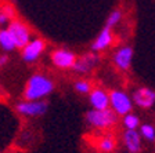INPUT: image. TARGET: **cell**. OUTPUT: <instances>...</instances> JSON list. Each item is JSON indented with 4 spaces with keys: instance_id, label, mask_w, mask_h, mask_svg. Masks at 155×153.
<instances>
[{
    "instance_id": "obj_16",
    "label": "cell",
    "mask_w": 155,
    "mask_h": 153,
    "mask_svg": "<svg viewBox=\"0 0 155 153\" xmlns=\"http://www.w3.org/2000/svg\"><path fill=\"white\" fill-rule=\"evenodd\" d=\"M141 135L145 138V139L154 141V138H155V130H154V127H152V126H150V124L141 126Z\"/></svg>"
},
{
    "instance_id": "obj_19",
    "label": "cell",
    "mask_w": 155,
    "mask_h": 153,
    "mask_svg": "<svg viewBox=\"0 0 155 153\" xmlns=\"http://www.w3.org/2000/svg\"><path fill=\"white\" fill-rule=\"evenodd\" d=\"M75 88H76L78 93L86 94L90 91V84L87 83V81H78V83L75 84Z\"/></svg>"
},
{
    "instance_id": "obj_18",
    "label": "cell",
    "mask_w": 155,
    "mask_h": 153,
    "mask_svg": "<svg viewBox=\"0 0 155 153\" xmlns=\"http://www.w3.org/2000/svg\"><path fill=\"white\" fill-rule=\"evenodd\" d=\"M100 148L104 152H111V150L114 149V141L111 139V138H104L100 142Z\"/></svg>"
},
{
    "instance_id": "obj_10",
    "label": "cell",
    "mask_w": 155,
    "mask_h": 153,
    "mask_svg": "<svg viewBox=\"0 0 155 153\" xmlns=\"http://www.w3.org/2000/svg\"><path fill=\"white\" fill-rule=\"evenodd\" d=\"M90 104L94 109L101 110V109H107L110 105V98L104 91L101 90H94L90 94Z\"/></svg>"
},
{
    "instance_id": "obj_3",
    "label": "cell",
    "mask_w": 155,
    "mask_h": 153,
    "mask_svg": "<svg viewBox=\"0 0 155 153\" xmlns=\"http://www.w3.org/2000/svg\"><path fill=\"white\" fill-rule=\"evenodd\" d=\"M108 98H110V104L112 109L118 115H126L132 110V101L122 91H112L108 95Z\"/></svg>"
},
{
    "instance_id": "obj_20",
    "label": "cell",
    "mask_w": 155,
    "mask_h": 153,
    "mask_svg": "<svg viewBox=\"0 0 155 153\" xmlns=\"http://www.w3.org/2000/svg\"><path fill=\"white\" fill-rule=\"evenodd\" d=\"M4 14H6L8 18H13V15H14V10L11 8V7H8V6H6V7H3V10H2Z\"/></svg>"
},
{
    "instance_id": "obj_14",
    "label": "cell",
    "mask_w": 155,
    "mask_h": 153,
    "mask_svg": "<svg viewBox=\"0 0 155 153\" xmlns=\"http://www.w3.org/2000/svg\"><path fill=\"white\" fill-rule=\"evenodd\" d=\"M0 46H2L4 50H7V51L14 50V47H15L13 37H11V35L8 33L7 29L0 30Z\"/></svg>"
},
{
    "instance_id": "obj_8",
    "label": "cell",
    "mask_w": 155,
    "mask_h": 153,
    "mask_svg": "<svg viewBox=\"0 0 155 153\" xmlns=\"http://www.w3.org/2000/svg\"><path fill=\"white\" fill-rule=\"evenodd\" d=\"M134 101L140 108H150L155 101V94L150 88H140L134 94Z\"/></svg>"
},
{
    "instance_id": "obj_17",
    "label": "cell",
    "mask_w": 155,
    "mask_h": 153,
    "mask_svg": "<svg viewBox=\"0 0 155 153\" xmlns=\"http://www.w3.org/2000/svg\"><path fill=\"white\" fill-rule=\"evenodd\" d=\"M120 17H122V15H120L119 11H114V13L108 17V19H107V26H108V28H111V26L116 25V24L120 21Z\"/></svg>"
},
{
    "instance_id": "obj_5",
    "label": "cell",
    "mask_w": 155,
    "mask_h": 153,
    "mask_svg": "<svg viewBox=\"0 0 155 153\" xmlns=\"http://www.w3.org/2000/svg\"><path fill=\"white\" fill-rule=\"evenodd\" d=\"M22 50V58L26 62H33L39 58V55L45 50V42L40 39H36L33 42H28L24 46Z\"/></svg>"
},
{
    "instance_id": "obj_9",
    "label": "cell",
    "mask_w": 155,
    "mask_h": 153,
    "mask_svg": "<svg viewBox=\"0 0 155 153\" xmlns=\"http://www.w3.org/2000/svg\"><path fill=\"white\" fill-rule=\"evenodd\" d=\"M125 144L129 149V152L137 153L141 149V139H140V134L136 130H127L123 135Z\"/></svg>"
},
{
    "instance_id": "obj_6",
    "label": "cell",
    "mask_w": 155,
    "mask_h": 153,
    "mask_svg": "<svg viewBox=\"0 0 155 153\" xmlns=\"http://www.w3.org/2000/svg\"><path fill=\"white\" fill-rule=\"evenodd\" d=\"M19 113L26 116H40L47 110V104L42 101H32V102H22L17 106Z\"/></svg>"
},
{
    "instance_id": "obj_21",
    "label": "cell",
    "mask_w": 155,
    "mask_h": 153,
    "mask_svg": "<svg viewBox=\"0 0 155 153\" xmlns=\"http://www.w3.org/2000/svg\"><path fill=\"white\" fill-rule=\"evenodd\" d=\"M8 19H10V18L3 13V11H0V24H6Z\"/></svg>"
},
{
    "instance_id": "obj_7",
    "label": "cell",
    "mask_w": 155,
    "mask_h": 153,
    "mask_svg": "<svg viewBox=\"0 0 155 153\" xmlns=\"http://www.w3.org/2000/svg\"><path fill=\"white\" fill-rule=\"evenodd\" d=\"M51 59L58 68H72L75 64V55L67 50H57L53 53Z\"/></svg>"
},
{
    "instance_id": "obj_1",
    "label": "cell",
    "mask_w": 155,
    "mask_h": 153,
    "mask_svg": "<svg viewBox=\"0 0 155 153\" xmlns=\"http://www.w3.org/2000/svg\"><path fill=\"white\" fill-rule=\"evenodd\" d=\"M53 88H54V84L50 79L42 76V75H33L26 84L25 98L29 101H33V99L38 101V99L48 95L53 91Z\"/></svg>"
},
{
    "instance_id": "obj_22",
    "label": "cell",
    "mask_w": 155,
    "mask_h": 153,
    "mask_svg": "<svg viewBox=\"0 0 155 153\" xmlns=\"http://www.w3.org/2000/svg\"><path fill=\"white\" fill-rule=\"evenodd\" d=\"M6 62H7V57H4V55H3V57H0V66H2V65H4Z\"/></svg>"
},
{
    "instance_id": "obj_2",
    "label": "cell",
    "mask_w": 155,
    "mask_h": 153,
    "mask_svg": "<svg viewBox=\"0 0 155 153\" xmlns=\"http://www.w3.org/2000/svg\"><path fill=\"white\" fill-rule=\"evenodd\" d=\"M87 123H90L91 126L98 128H104V127H110L116 121V116L114 115V112H111L110 109H101V110H94L89 112L86 116Z\"/></svg>"
},
{
    "instance_id": "obj_11",
    "label": "cell",
    "mask_w": 155,
    "mask_h": 153,
    "mask_svg": "<svg viewBox=\"0 0 155 153\" xmlns=\"http://www.w3.org/2000/svg\"><path fill=\"white\" fill-rule=\"evenodd\" d=\"M132 58H133V50L130 47H123L115 54V64L120 69H127L130 66Z\"/></svg>"
},
{
    "instance_id": "obj_15",
    "label": "cell",
    "mask_w": 155,
    "mask_h": 153,
    "mask_svg": "<svg viewBox=\"0 0 155 153\" xmlns=\"http://www.w3.org/2000/svg\"><path fill=\"white\" fill-rule=\"evenodd\" d=\"M123 123H125V126L127 127V130H136L137 126H139V117L134 116V115H129V113H126Z\"/></svg>"
},
{
    "instance_id": "obj_4",
    "label": "cell",
    "mask_w": 155,
    "mask_h": 153,
    "mask_svg": "<svg viewBox=\"0 0 155 153\" xmlns=\"http://www.w3.org/2000/svg\"><path fill=\"white\" fill-rule=\"evenodd\" d=\"M7 30H8V33L11 35V37H13L15 47L22 48L24 46L29 42V30H28V28H26L25 25H22L21 22H17V21L11 22Z\"/></svg>"
},
{
    "instance_id": "obj_13",
    "label": "cell",
    "mask_w": 155,
    "mask_h": 153,
    "mask_svg": "<svg viewBox=\"0 0 155 153\" xmlns=\"http://www.w3.org/2000/svg\"><path fill=\"white\" fill-rule=\"evenodd\" d=\"M94 61H96L94 55H87V57H84L83 59L78 61V62L75 61V64L72 68H75L78 72H87V70L91 68V64H93Z\"/></svg>"
},
{
    "instance_id": "obj_12",
    "label": "cell",
    "mask_w": 155,
    "mask_h": 153,
    "mask_svg": "<svg viewBox=\"0 0 155 153\" xmlns=\"http://www.w3.org/2000/svg\"><path fill=\"white\" fill-rule=\"evenodd\" d=\"M111 42H112V35H111L110 28L105 26V28L101 30L100 35H98V37L96 39V42L93 43L91 48H93L94 51H101L108 47V46L111 44Z\"/></svg>"
}]
</instances>
